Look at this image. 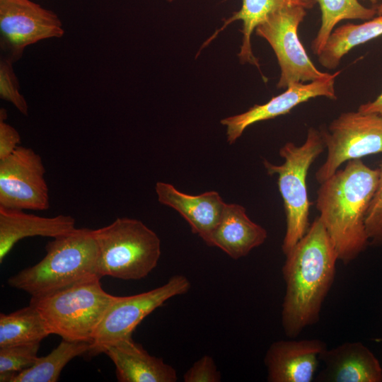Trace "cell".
Here are the masks:
<instances>
[{
    "instance_id": "17",
    "label": "cell",
    "mask_w": 382,
    "mask_h": 382,
    "mask_svg": "<svg viewBox=\"0 0 382 382\" xmlns=\"http://www.w3.org/2000/svg\"><path fill=\"white\" fill-rule=\"evenodd\" d=\"M75 228V219L69 215L44 217L0 206V262L23 238L33 236L54 238Z\"/></svg>"
},
{
    "instance_id": "28",
    "label": "cell",
    "mask_w": 382,
    "mask_h": 382,
    "mask_svg": "<svg viewBox=\"0 0 382 382\" xmlns=\"http://www.w3.org/2000/svg\"><path fill=\"white\" fill-rule=\"evenodd\" d=\"M6 111L0 110V160L11 155L21 143L18 132L11 125L6 123Z\"/></svg>"
},
{
    "instance_id": "19",
    "label": "cell",
    "mask_w": 382,
    "mask_h": 382,
    "mask_svg": "<svg viewBox=\"0 0 382 382\" xmlns=\"http://www.w3.org/2000/svg\"><path fill=\"white\" fill-rule=\"evenodd\" d=\"M299 4L295 0H242L241 8L231 17L224 21L222 26L217 30L202 45L207 46L216 35L236 21L243 22L241 33L242 44L238 57L241 63H249L260 69V63L255 57L251 47V35L256 28L267 20L275 11L285 6ZM300 5V4H299Z\"/></svg>"
},
{
    "instance_id": "10",
    "label": "cell",
    "mask_w": 382,
    "mask_h": 382,
    "mask_svg": "<svg viewBox=\"0 0 382 382\" xmlns=\"http://www.w3.org/2000/svg\"><path fill=\"white\" fill-rule=\"evenodd\" d=\"M64 34L58 16L30 0H0V47L4 57L18 61L29 45Z\"/></svg>"
},
{
    "instance_id": "26",
    "label": "cell",
    "mask_w": 382,
    "mask_h": 382,
    "mask_svg": "<svg viewBox=\"0 0 382 382\" xmlns=\"http://www.w3.org/2000/svg\"><path fill=\"white\" fill-rule=\"evenodd\" d=\"M377 185L368 208L365 227L369 242L382 245V161L378 168Z\"/></svg>"
},
{
    "instance_id": "9",
    "label": "cell",
    "mask_w": 382,
    "mask_h": 382,
    "mask_svg": "<svg viewBox=\"0 0 382 382\" xmlns=\"http://www.w3.org/2000/svg\"><path fill=\"white\" fill-rule=\"evenodd\" d=\"M190 287L191 283L185 276L176 274L152 290L115 296L96 330L88 353L98 354L106 346L132 337L134 330L144 318L170 299L187 293Z\"/></svg>"
},
{
    "instance_id": "24",
    "label": "cell",
    "mask_w": 382,
    "mask_h": 382,
    "mask_svg": "<svg viewBox=\"0 0 382 382\" xmlns=\"http://www.w3.org/2000/svg\"><path fill=\"white\" fill-rule=\"evenodd\" d=\"M39 347L40 343L0 347V381L10 382L16 374L33 366Z\"/></svg>"
},
{
    "instance_id": "5",
    "label": "cell",
    "mask_w": 382,
    "mask_h": 382,
    "mask_svg": "<svg viewBox=\"0 0 382 382\" xmlns=\"http://www.w3.org/2000/svg\"><path fill=\"white\" fill-rule=\"evenodd\" d=\"M98 248V274L125 280L146 277L157 265L161 241L142 221L117 218L93 230Z\"/></svg>"
},
{
    "instance_id": "1",
    "label": "cell",
    "mask_w": 382,
    "mask_h": 382,
    "mask_svg": "<svg viewBox=\"0 0 382 382\" xmlns=\"http://www.w3.org/2000/svg\"><path fill=\"white\" fill-rule=\"evenodd\" d=\"M285 256L282 272L286 288L281 323L285 335L294 339L318 322L334 282L338 257L318 216Z\"/></svg>"
},
{
    "instance_id": "8",
    "label": "cell",
    "mask_w": 382,
    "mask_h": 382,
    "mask_svg": "<svg viewBox=\"0 0 382 382\" xmlns=\"http://www.w3.org/2000/svg\"><path fill=\"white\" fill-rule=\"evenodd\" d=\"M328 150L323 164L316 173L321 183L349 161L382 153V116L359 111L346 112L320 129Z\"/></svg>"
},
{
    "instance_id": "32",
    "label": "cell",
    "mask_w": 382,
    "mask_h": 382,
    "mask_svg": "<svg viewBox=\"0 0 382 382\" xmlns=\"http://www.w3.org/2000/svg\"><path fill=\"white\" fill-rule=\"evenodd\" d=\"M166 1H168V2H172V1H173L174 0H166Z\"/></svg>"
},
{
    "instance_id": "12",
    "label": "cell",
    "mask_w": 382,
    "mask_h": 382,
    "mask_svg": "<svg viewBox=\"0 0 382 382\" xmlns=\"http://www.w3.org/2000/svg\"><path fill=\"white\" fill-rule=\"evenodd\" d=\"M340 71L329 77L308 83H295L281 94L262 105H255L247 111L221 120L226 127L227 141L234 143L250 125L289 113L294 108L311 98L324 96L331 100L337 98L335 81Z\"/></svg>"
},
{
    "instance_id": "27",
    "label": "cell",
    "mask_w": 382,
    "mask_h": 382,
    "mask_svg": "<svg viewBox=\"0 0 382 382\" xmlns=\"http://www.w3.org/2000/svg\"><path fill=\"white\" fill-rule=\"evenodd\" d=\"M221 379V373L209 355L199 359L183 374L185 382H219Z\"/></svg>"
},
{
    "instance_id": "4",
    "label": "cell",
    "mask_w": 382,
    "mask_h": 382,
    "mask_svg": "<svg viewBox=\"0 0 382 382\" xmlns=\"http://www.w3.org/2000/svg\"><path fill=\"white\" fill-rule=\"evenodd\" d=\"M96 276L47 295L31 298L51 334L71 342L91 343L116 296L101 286Z\"/></svg>"
},
{
    "instance_id": "18",
    "label": "cell",
    "mask_w": 382,
    "mask_h": 382,
    "mask_svg": "<svg viewBox=\"0 0 382 382\" xmlns=\"http://www.w3.org/2000/svg\"><path fill=\"white\" fill-rule=\"evenodd\" d=\"M267 237V231L248 217L243 206L226 204L207 245L238 260L264 243Z\"/></svg>"
},
{
    "instance_id": "11",
    "label": "cell",
    "mask_w": 382,
    "mask_h": 382,
    "mask_svg": "<svg viewBox=\"0 0 382 382\" xmlns=\"http://www.w3.org/2000/svg\"><path fill=\"white\" fill-rule=\"evenodd\" d=\"M45 175L40 156L30 148L18 146L0 160V206L19 210L49 209Z\"/></svg>"
},
{
    "instance_id": "13",
    "label": "cell",
    "mask_w": 382,
    "mask_h": 382,
    "mask_svg": "<svg viewBox=\"0 0 382 382\" xmlns=\"http://www.w3.org/2000/svg\"><path fill=\"white\" fill-rule=\"evenodd\" d=\"M278 340L268 348L264 359L270 382H311L320 356L327 349L318 339Z\"/></svg>"
},
{
    "instance_id": "33",
    "label": "cell",
    "mask_w": 382,
    "mask_h": 382,
    "mask_svg": "<svg viewBox=\"0 0 382 382\" xmlns=\"http://www.w3.org/2000/svg\"><path fill=\"white\" fill-rule=\"evenodd\" d=\"M381 340H377V341H381Z\"/></svg>"
},
{
    "instance_id": "20",
    "label": "cell",
    "mask_w": 382,
    "mask_h": 382,
    "mask_svg": "<svg viewBox=\"0 0 382 382\" xmlns=\"http://www.w3.org/2000/svg\"><path fill=\"white\" fill-rule=\"evenodd\" d=\"M382 35V14L361 24L347 23L333 30L318 57L325 68L335 69L352 49Z\"/></svg>"
},
{
    "instance_id": "14",
    "label": "cell",
    "mask_w": 382,
    "mask_h": 382,
    "mask_svg": "<svg viewBox=\"0 0 382 382\" xmlns=\"http://www.w3.org/2000/svg\"><path fill=\"white\" fill-rule=\"evenodd\" d=\"M323 369L316 377L322 382H381L382 367L374 353L360 342L325 349L320 356Z\"/></svg>"
},
{
    "instance_id": "15",
    "label": "cell",
    "mask_w": 382,
    "mask_h": 382,
    "mask_svg": "<svg viewBox=\"0 0 382 382\" xmlns=\"http://www.w3.org/2000/svg\"><path fill=\"white\" fill-rule=\"evenodd\" d=\"M155 190L158 202L176 210L188 222L192 231L207 244L226 204L219 194L209 191L188 195L163 182L156 183Z\"/></svg>"
},
{
    "instance_id": "23",
    "label": "cell",
    "mask_w": 382,
    "mask_h": 382,
    "mask_svg": "<svg viewBox=\"0 0 382 382\" xmlns=\"http://www.w3.org/2000/svg\"><path fill=\"white\" fill-rule=\"evenodd\" d=\"M316 2L320 6L321 24L311 42V48L317 56L338 23L343 20L368 21L377 13L376 9L364 6L358 0H316Z\"/></svg>"
},
{
    "instance_id": "31",
    "label": "cell",
    "mask_w": 382,
    "mask_h": 382,
    "mask_svg": "<svg viewBox=\"0 0 382 382\" xmlns=\"http://www.w3.org/2000/svg\"><path fill=\"white\" fill-rule=\"evenodd\" d=\"M369 1H370L372 2V3H376L378 0H369ZM376 11H377V13H378V15H381V14H382V4H381L377 7Z\"/></svg>"
},
{
    "instance_id": "3",
    "label": "cell",
    "mask_w": 382,
    "mask_h": 382,
    "mask_svg": "<svg viewBox=\"0 0 382 382\" xmlns=\"http://www.w3.org/2000/svg\"><path fill=\"white\" fill-rule=\"evenodd\" d=\"M45 249L46 255L38 263L9 277L8 284L27 292L31 298H39L99 277L98 248L93 230L76 228L54 238Z\"/></svg>"
},
{
    "instance_id": "6",
    "label": "cell",
    "mask_w": 382,
    "mask_h": 382,
    "mask_svg": "<svg viewBox=\"0 0 382 382\" xmlns=\"http://www.w3.org/2000/svg\"><path fill=\"white\" fill-rule=\"evenodd\" d=\"M325 149L320 131L310 127L303 144L298 146L287 142L281 147L279 155L284 159L282 164L274 165L266 159L263 161L267 173L278 176V187L286 214V232L282 245L284 255L302 238L310 226L311 204L306 177L309 168Z\"/></svg>"
},
{
    "instance_id": "21",
    "label": "cell",
    "mask_w": 382,
    "mask_h": 382,
    "mask_svg": "<svg viewBox=\"0 0 382 382\" xmlns=\"http://www.w3.org/2000/svg\"><path fill=\"white\" fill-rule=\"evenodd\" d=\"M51 335L33 304L9 314H0V347L40 343Z\"/></svg>"
},
{
    "instance_id": "2",
    "label": "cell",
    "mask_w": 382,
    "mask_h": 382,
    "mask_svg": "<svg viewBox=\"0 0 382 382\" xmlns=\"http://www.w3.org/2000/svg\"><path fill=\"white\" fill-rule=\"evenodd\" d=\"M378 175V168L354 159L320 183L316 201L318 217L344 265L355 260L369 243L365 219Z\"/></svg>"
},
{
    "instance_id": "25",
    "label": "cell",
    "mask_w": 382,
    "mask_h": 382,
    "mask_svg": "<svg viewBox=\"0 0 382 382\" xmlns=\"http://www.w3.org/2000/svg\"><path fill=\"white\" fill-rule=\"evenodd\" d=\"M13 62L3 57L0 59V98L13 105L23 115H28V105L20 92L18 79L13 67Z\"/></svg>"
},
{
    "instance_id": "29",
    "label": "cell",
    "mask_w": 382,
    "mask_h": 382,
    "mask_svg": "<svg viewBox=\"0 0 382 382\" xmlns=\"http://www.w3.org/2000/svg\"><path fill=\"white\" fill-rule=\"evenodd\" d=\"M358 111L362 113H374L382 116V91L374 100L361 104L359 107Z\"/></svg>"
},
{
    "instance_id": "7",
    "label": "cell",
    "mask_w": 382,
    "mask_h": 382,
    "mask_svg": "<svg viewBox=\"0 0 382 382\" xmlns=\"http://www.w3.org/2000/svg\"><path fill=\"white\" fill-rule=\"evenodd\" d=\"M306 15V8L292 4L275 11L255 29L274 50L281 74L277 88L295 83H308L332 74L318 70L308 57L298 35V28Z\"/></svg>"
},
{
    "instance_id": "30",
    "label": "cell",
    "mask_w": 382,
    "mask_h": 382,
    "mask_svg": "<svg viewBox=\"0 0 382 382\" xmlns=\"http://www.w3.org/2000/svg\"><path fill=\"white\" fill-rule=\"evenodd\" d=\"M299 4L306 9L312 8L316 3V0H295Z\"/></svg>"
},
{
    "instance_id": "16",
    "label": "cell",
    "mask_w": 382,
    "mask_h": 382,
    "mask_svg": "<svg viewBox=\"0 0 382 382\" xmlns=\"http://www.w3.org/2000/svg\"><path fill=\"white\" fill-rule=\"evenodd\" d=\"M107 354L116 369L120 382H175V369L163 359L150 355L132 337L106 346Z\"/></svg>"
},
{
    "instance_id": "22",
    "label": "cell",
    "mask_w": 382,
    "mask_h": 382,
    "mask_svg": "<svg viewBox=\"0 0 382 382\" xmlns=\"http://www.w3.org/2000/svg\"><path fill=\"white\" fill-rule=\"evenodd\" d=\"M90 343L62 340L49 354L37 357L33 366L12 377L10 382H56L74 358L88 353Z\"/></svg>"
}]
</instances>
